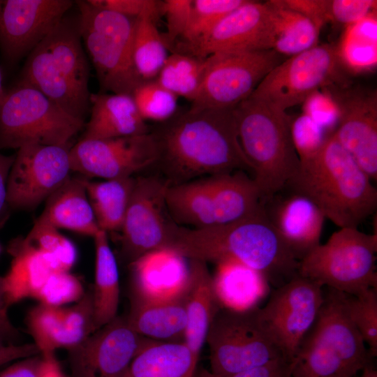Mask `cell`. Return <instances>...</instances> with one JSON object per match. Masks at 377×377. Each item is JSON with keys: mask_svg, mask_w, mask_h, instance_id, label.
<instances>
[{"mask_svg": "<svg viewBox=\"0 0 377 377\" xmlns=\"http://www.w3.org/2000/svg\"><path fill=\"white\" fill-rule=\"evenodd\" d=\"M168 249L189 260L241 263L274 288L298 274L299 260L267 218L263 206L238 221L203 228L176 224Z\"/></svg>", "mask_w": 377, "mask_h": 377, "instance_id": "2", "label": "cell"}, {"mask_svg": "<svg viewBox=\"0 0 377 377\" xmlns=\"http://www.w3.org/2000/svg\"><path fill=\"white\" fill-rule=\"evenodd\" d=\"M44 364L41 354L23 358L0 373V377H40Z\"/></svg>", "mask_w": 377, "mask_h": 377, "instance_id": "51", "label": "cell"}, {"mask_svg": "<svg viewBox=\"0 0 377 377\" xmlns=\"http://www.w3.org/2000/svg\"><path fill=\"white\" fill-rule=\"evenodd\" d=\"M42 355L44 358V364L40 377H67L57 361L54 353Z\"/></svg>", "mask_w": 377, "mask_h": 377, "instance_id": "55", "label": "cell"}, {"mask_svg": "<svg viewBox=\"0 0 377 377\" xmlns=\"http://www.w3.org/2000/svg\"><path fill=\"white\" fill-rule=\"evenodd\" d=\"M197 367L184 342L154 340L135 355L123 377H193Z\"/></svg>", "mask_w": 377, "mask_h": 377, "instance_id": "29", "label": "cell"}, {"mask_svg": "<svg viewBox=\"0 0 377 377\" xmlns=\"http://www.w3.org/2000/svg\"><path fill=\"white\" fill-rule=\"evenodd\" d=\"M75 2L71 0H0V48L15 65L47 36Z\"/></svg>", "mask_w": 377, "mask_h": 377, "instance_id": "19", "label": "cell"}, {"mask_svg": "<svg viewBox=\"0 0 377 377\" xmlns=\"http://www.w3.org/2000/svg\"><path fill=\"white\" fill-rule=\"evenodd\" d=\"M293 367V362L281 357L230 377H292Z\"/></svg>", "mask_w": 377, "mask_h": 377, "instance_id": "50", "label": "cell"}, {"mask_svg": "<svg viewBox=\"0 0 377 377\" xmlns=\"http://www.w3.org/2000/svg\"><path fill=\"white\" fill-rule=\"evenodd\" d=\"M84 295L80 281L69 271H58L52 274L35 298L40 304L53 307L77 302Z\"/></svg>", "mask_w": 377, "mask_h": 377, "instance_id": "43", "label": "cell"}, {"mask_svg": "<svg viewBox=\"0 0 377 377\" xmlns=\"http://www.w3.org/2000/svg\"><path fill=\"white\" fill-rule=\"evenodd\" d=\"M276 16L273 50L281 55L293 56L318 45L320 31L302 14L267 1Z\"/></svg>", "mask_w": 377, "mask_h": 377, "instance_id": "34", "label": "cell"}, {"mask_svg": "<svg viewBox=\"0 0 377 377\" xmlns=\"http://www.w3.org/2000/svg\"><path fill=\"white\" fill-rule=\"evenodd\" d=\"M276 16L268 1H246L223 17L194 45L179 52L200 58L229 51L272 50Z\"/></svg>", "mask_w": 377, "mask_h": 377, "instance_id": "20", "label": "cell"}, {"mask_svg": "<svg viewBox=\"0 0 377 377\" xmlns=\"http://www.w3.org/2000/svg\"><path fill=\"white\" fill-rule=\"evenodd\" d=\"M327 288L316 320L299 346L292 377H354L372 362L348 316L346 294Z\"/></svg>", "mask_w": 377, "mask_h": 377, "instance_id": "6", "label": "cell"}, {"mask_svg": "<svg viewBox=\"0 0 377 377\" xmlns=\"http://www.w3.org/2000/svg\"><path fill=\"white\" fill-rule=\"evenodd\" d=\"M157 149L151 133L103 140L80 139L70 149L72 171L105 179L132 177L153 167Z\"/></svg>", "mask_w": 377, "mask_h": 377, "instance_id": "17", "label": "cell"}, {"mask_svg": "<svg viewBox=\"0 0 377 377\" xmlns=\"http://www.w3.org/2000/svg\"><path fill=\"white\" fill-rule=\"evenodd\" d=\"M376 27L374 13L348 25L337 47L340 61L355 71L374 67L377 58Z\"/></svg>", "mask_w": 377, "mask_h": 377, "instance_id": "35", "label": "cell"}, {"mask_svg": "<svg viewBox=\"0 0 377 377\" xmlns=\"http://www.w3.org/2000/svg\"><path fill=\"white\" fill-rule=\"evenodd\" d=\"M213 282L221 307L236 310L258 306L269 288V284L260 272L230 260L217 263Z\"/></svg>", "mask_w": 377, "mask_h": 377, "instance_id": "28", "label": "cell"}, {"mask_svg": "<svg viewBox=\"0 0 377 377\" xmlns=\"http://www.w3.org/2000/svg\"><path fill=\"white\" fill-rule=\"evenodd\" d=\"M274 50L229 51L206 57L203 80L189 110L233 108L283 60Z\"/></svg>", "mask_w": 377, "mask_h": 377, "instance_id": "12", "label": "cell"}, {"mask_svg": "<svg viewBox=\"0 0 377 377\" xmlns=\"http://www.w3.org/2000/svg\"><path fill=\"white\" fill-rule=\"evenodd\" d=\"M316 91L305 101V115L323 129L337 124L338 112L331 97L325 96Z\"/></svg>", "mask_w": 377, "mask_h": 377, "instance_id": "49", "label": "cell"}, {"mask_svg": "<svg viewBox=\"0 0 377 377\" xmlns=\"http://www.w3.org/2000/svg\"><path fill=\"white\" fill-rule=\"evenodd\" d=\"M257 307H221L214 316L206 342L209 371L216 377H230L283 357L260 324Z\"/></svg>", "mask_w": 377, "mask_h": 377, "instance_id": "11", "label": "cell"}, {"mask_svg": "<svg viewBox=\"0 0 377 377\" xmlns=\"http://www.w3.org/2000/svg\"><path fill=\"white\" fill-rule=\"evenodd\" d=\"M81 139L103 140L148 133L131 95L91 94L90 117Z\"/></svg>", "mask_w": 377, "mask_h": 377, "instance_id": "24", "label": "cell"}, {"mask_svg": "<svg viewBox=\"0 0 377 377\" xmlns=\"http://www.w3.org/2000/svg\"><path fill=\"white\" fill-rule=\"evenodd\" d=\"M84 178L70 177L46 200L40 217L59 229L94 237L101 230L84 183Z\"/></svg>", "mask_w": 377, "mask_h": 377, "instance_id": "27", "label": "cell"}, {"mask_svg": "<svg viewBox=\"0 0 377 377\" xmlns=\"http://www.w3.org/2000/svg\"><path fill=\"white\" fill-rule=\"evenodd\" d=\"M238 138L261 202L281 191L300 168L285 111L249 96L234 108Z\"/></svg>", "mask_w": 377, "mask_h": 377, "instance_id": "5", "label": "cell"}, {"mask_svg": "<svg viewBox=\"0 0 377 377\" xmlns=\"http://www.w3.org/2000/svg\"><path fill=\"white\" fill-rule=\"evenodd\" d=\"M1 251H2V248H1V243H0V254H1Z\"/></svg>", "mask_w": 377, "mask_h": 377, "instance_id": "59", "label": "cell"}, {"mask_svg": "<svg viewBox=\"0 0 377 377\" xmlns=\"http://www.w3.org/2000/svg\"><path fill=\"white\" fill-rule=\"evenodd\" d=\"M348 316L360 334L371 356H377V293L370 288L357 295H346Z\"/></svg>", "mask_w": 377, "mask_h": 377, "instance_id": "41", "label": "cell"}, {"mask_svg": "<svg viewBox=\"0 0 377 377\" xmlns=\"http://www.w3.org/2000/svg\"><path fill=\"white\" fill-rule=\"evenodd\" d=\"M376 3V0H330V21L350 25L372 13Z\"/></svg>", "mask_w": 377, "mask_h": 377, "instance_id": "46", "label": "cell"}, {"mask_svg": "<svg viewBox=\"0 0 377 377\" xmlns=\"http://www.w3.org/2000/svg\"><path fill=\"white\" fill-rule=\"evenodd\" d=\"M87 194L99 228L120 231L133 191L135 178L91 182L84 179Z\"/></svg>", "mask_w": 377, "mask_h": 377, "instance_id": "32", "label": "cell"}, {"mask_svg": "<svg viewBox=\"0 0 377 377\" xmlns=\"http://www.w3.org/2000/svg\"><path fill=\"white\" fill-rule=\"evenodd\" d=\"M8 251L13 259L3 279L9 307L23 299L35 298L52 274L66 271L53 256L27 247L20 238L13 240Z\"/></svg>", "mask_w": 377, "mask_h": 377, "instance_id": "26", "label": "cell"}, {"mask_svg": "<svg viewBox=\"0 0 377 377\" xmlns=\"http://www.w3.org/2000/svg\"><path fill=\"white\" fill-rule=\"evenodd\" d=\"M61 326L56 333L53 345L68 350L75 347L96 331L91 293H84L75 304L60 307Z\"/></svg>", "mask_w": 377, "mask_h": 377, "instance_id": "38", "label": "cell"}, {"mask_svg": "<svg viewBox=\"0 0 377 377\" xmlns=\"http://www.w3.org/2000/svg\"><path fill=\"white\" fill-rule=\"evenodd\" d=\"M337 47L328 44L283 60L259 83L250 96L285 111L304 101L323 87L339 80Z\"/></svg>", "mask_w": 377, "mask_h": 377, "instance_id": "13", "label": "cell"}, {"mask_svg": "<svg viewBox=\"0 0 377 377\" xmlns=\"http://www.w3.org/2000/svg\"><path fill=\"white\" fill-rule=\"evenodd\" d=\"M165 202L172 220L191 228L230 223L254 214L263 207L258 188L244 171L169 186Z\"/></svg>", "mask_w": 377, "mask_h": 377, "instance_id": "7", "label": "cell"}, {"mask_svg": "<svg viewBox=\"0 0 377 377\" xmlns=\"http://www.w3.org/2000/svg\"><path fill=\"white\" fill-rule=\"evenodd\" d=\"M82 43L101 93L132 94L142 81L133 60L135 18L75 1Z\"/></svg>", "mask_w": 377, "mask_h": 377, "instance_id": "8", "label": "cell"}, {"mask_svg": "<svg viewBox=\"0 0 377 377\" xmlns=\"http://www.w3.org/2000/svg\"><path fill=\"white\" fill-rule=\"evenodd\" d=\"M131 97L145 121L162 123L177 113L178 96L156 80L140 83L133 91Z\"/></svg>", "mask_w": 377, "mask_h": 377, "instance_id": "40", "label": "cell"}, {"mask_svg": "<svg viewBox=\"0 0 377 377\" xmlns=\"http://www.w3.org/2000/svg\"><path fill=\"white\" fill-rule=\"evenodd\" d=\"M169 186L158 175L135 178L120 230L122 252L130 264L149 252L168 248L177 224L166 205Z\"/></svg>", "mask_w": 377, "mask_h": 377, "instance_id": "15", "label": "cell"}, {"mask_svg": "<svg viewBox=\"0 0 377 377\" xmlns=\"http://www.w3.org/2000/svg\"><path fill=\"white\" fill-rule=\"evenodd\" d=\"M206 70V58L172 52L156 80L177 96L193 101L201 87Z\"/></svg>", "mask_w": 377, "mask_h": 377, "instance_id": "36", "label": "cell"}, {"mask_svg": "<svg viewBox=\"0 0 377 377\" xmlns=\"http://www.w3.org/2000/svg\"><path fill=\"white\" fill-rule=\"evenodd\" d=\"M94 239L96 260L91 297L97 330L117 316L120 290L117 263L109 244L108 232L100 230Z\"/></svg>", "mask_w": 377, "mask_h": 377, "instance_id": "30", "label": "cell"}, {"mask_svg": "<svg viewBox=\"0 0 377 377\" xmlns=\"http://www.w3.org/2000/svg\"><path fill=\"white\" fill-rule=\"evenodd\" d=\"M92 6L131 18L149 14L158 19L161 1L155 0H87Z\"/></svg>", "mask_w": 377, "mask_h": 377, "instance_id": "47", "label": "cell"}, {"mask_svg": "<svg viewBox=\"0 0 377 377\" xmlns=\"http://www.w3.org/2000/svg\"><path fill=\"white\" fill-rule=\"evenodd\" d=\"M284 188L308 197L340 228H357L377 207L371 179L333 133L317 152L300 161Z\"/></svg>", "mask_w": 377, "mask_h": 377, "instance_id": "3", "label": "cell"}, {"mask_svg": "<svg viewBox=\"0 0 377 377\" xmlns=\"http://www.w3.org/2000/svg\"><path fill=\"white\" fill-rule=\"evenodd\" d=\"M193 0L161 1V13L166 18L167 31L162 38L170 50L186 31L191 14Z\"/></svg>", "mask_w": 377, "mask_h": 377, "instance_id": "44", "label": "cell"}, {"mask_svg": "<svg viewBox=\"0 0 377 377\" xmlns=\"http://www.w3.org/2000/svg\"><path fill=\"white\" fill-rule=\"evenodd\" d=\"M15 155L0 154V229L7 221L10 214L8 203V182Z\"/></svg>", "mask_w": 377, "mask_h": 377, "instance_id": "52", "label": "cell"}, {"mask_svg": "<svg viewBox=\"0 0 377 377\" xmlns=\"http://www.w3.org/2000/svg\"><path fill=\"white\" fill-rule=\"evenodd\" d=\"M377 234L355 228L334 232L299 261L298 274L348 295L377 288Z\"/></svg>", "mask_w": 377, "mask_h": 377, "instance_id": "9", "label": "cell"}, {"mask_svg": "<svg viewBox=\"0 0 377 377\" xmlns=\"http://www.w3.org/2000/svg\"><path fill=\"white\" fill-rule=\"evenodd\" d=\"M234 108L188 109L150 130L158 175L170 186L235 171L252 175L239 143Z\"/></svg>", "mask_w": 377, "mask_h": 377, "instance_id": "1", "label": "cell"}, {"mask_svg": "<svg viewBox=\"0 0 377 377\" xmlns=\"http://www.w3.org/2000/svg\"><path fill=\"white\" fill-rule=\"evenodd\" d=\"M184 293L165 299L137 294L126 316L128 324L138 334L153 340L184 341L187 322Z\"/></svg>", "mask_w": 377, "mask_h": 377, "instance_id": "25", "label": "cell"}, {"mask_svg": "<svg viewBox=\"0 0 377 377\" xmlns=\"http://www.w3.org/2000/svg\"><path fill=\"white\" fill-rule=\"evenodd\" d=\"M262 204L267 218L299 261L320 244L326 218L308 197L284 188Z\"/></svg>", "mask_w": 377, "mask_h": 377, "instance_id": "22", "label": "cell"}, {"mask_svg": "<svg viewBox=\"0 0 377 377\" xmlns=\"http://www.w3.org/2000/svg\"><path fill=\"white\" fill-rule=\"evenodd\" d=\"M8 308L4 293L3 276H0V332L9 340L15 338L17 332L9 319Z\"/></svg>", "mask_w": 377, "mask_h": 377, "instance_id": "54", "label": "cell"}, {"mask_svg": "<svg viewBox=\"0 0 377 377\" xmlns=\"http://www.w3.org/2000/svg\"><path fill=\"white\" fill-rule=\"evenodd\" d=\"M82 44L78 14L69 11L27 56L19 81L84 121L91 93L90 68Z\"/></svg>", "mask_w": 377, "mask_h": 377, "instance_id": "4", "label": "cell"}, {"mask_svg": "<svg viewBox=\"0 0 377 377\" xmlns=\"http://www.w3.org/2000/svg\"><path fill=\"white\" fill-rule=\"evenodd\" d=\"M246 0H193L190 20L182 38L171 48L181 52L207 36L227 14Z\"/></svg>", "mask_w": 377, "mask_h": 377, "instance_id": "37", "label": "cell"}, {"mask_svg": "<svg viewBox=\"0 0 377 377\" xmlns=\"http://www.w3.org/2000/svg\"><path fill=\"white\" fill-rule=\"evenodd\" d=\"M4 93H5V91H4L3 89L2 73H1V67H0V103L1 102V100L3 98Z\"/></svg>", "mask_w": 377, "mask_h": 377, "instance_id": "58", "label": "cell"}, {"mask_svg": "<svg viewBox=\"0 0 377 377\" xmlns=\"http://www.w3.org/2000/svg\"><path fill=\"white\" fill-rule=\"evenodd\" d=\"M281 7L297 12L311 20L317 29L328 22L330 0H272Z\"/></svg>", "mask_w": 377, "mask_h": 377, "instance_id": "48", "label": "cell"}, {"mask_svg": "<svg viewBox=\"0 0 377 377\" xmlns=\"http://www.w3.org/2000/svg\"><path fill=\"white\" fill-rule=\"evenodd\" d=\"M189 274L185 290L187 322L184 342L198 362L212 322L221 307L206 263L190 260Z\"/></svg>", "mask_w": 377, "mask_h": 377, "instance_id": "23", "label": "cell"}, {"mask_svg": "<svg viewBox=\"0 0 377 377\" xmlns=\"http://www.w3.org/2000/svg\"><path fill=\"white\" fill-rule=\"evenodd\" d=\"M186 258L165 248L149 252L131 264L138 293L148 288H177L184 290L188 280L189 267Z\"/></svg>", "mask_w": 377, "mask_h": 377, "instance_id": "31", "label": "cell"}, {"mask_svg": "<svg viewBox=\"0 0 377 377\" xmlns=\"http://www.w3.org/2000/svg\"><path fill=\"white\" fill-rule=\"evenodd\" d=\"M154 340L117 316L68 350L72 377H123L135 355Z\"/></svg>", "mask_w": 377, "mask_h": 377, "instance_id": "18", "label": "cell"}, {"mask_svg": "<svg viewBox=\"0 0 377 377\" xmlns=\"http://www.w3.org/2000/svg\"><path fill=\"white\" fill-rule=\"evenodd\" d=\"M360 377H377V371L374 368L372 363L362 371Z\"/></svg>", "mask_w": 377, "mask_h": 377, "instance_id": "56", "label": "cell"}, {"mask_svg": "<svg viewBox=\"0 0 377 377\" xmlns=\"http://www.w3.org/2000/svg\"><path fill=\"white\" fill-rule=\"evenodd\" d=\"M71 147L29 144L17 149L8 182L10 209H31L70 177Z\"/></svg>", "mask_w": 377, "mask_h": 377, "instance_id": "16", "label": "cell"}, {"mask_svg": "<svg viewBox=\"0 0 377 377\" xmlns=\"http://www.w3.org/2000/svg\"><path fill=\"white\" fill-rule=\"evenodd\" d=\"M321 126L305 114L292 121L291 132L300 161L313 156L328 135Z\"/></svg>", "mask_w": 377, "mask_h": 377, "instance_id": "45", "label": "cell"}, {"mask_svg": "<svg viewBox=\"0 0 377 377\" xmlns=\"http://www.w3.org/2000/svg\"><path fill=\"white\" fill-rule=\"evenodd\" d=\"M8 341V339L0 332V366L18 359L40 354L34 343L16 346L7 344Z\"/></svg>", "mask_w": 377, "mask_h": 377, "instance_id": "53", "label": "cell"}, {"mask_svg": "<svg viewBox=\"0 0 377 377\" xmlns=\"http://www.w3.org/2000/svg\"><path fill=\"white\" fill-rule=\"evenodd\" d=\"M20 239L27 247L53 256L66 271H69L76 260L74 244L40 216L28 235Z\"/></svg>", "mask_w": 377, "mask_h": 377, "instance_id": "39", "label": "cell"}, {"mask_svg": "<svg viewBox=\"0 0 377 377\" xmlns=\"http://www.w3.org/2000/svg\"><path fill=\"white\" fill-rule=\"evenodd\" d=\"M26 324L41 355L55 352L53 340L61 326L60 307L40 303L28 312Z\"/></svg>", "mask_w": 377, "mask_h": 377, "instance_id": "42", "label": "cell"}, {"mask_svg": "<svg viewBox=\"0 0 377 377\" xmlns=\"http://www.w3.org/2000/svg\"><path fill=\"white\" fill-rule=\"evenodd\" d=\"M84 125L38 89L18 81L0 103V149L29 144L71 147V140Z\"/></svg>", "mask_w": 377, "mask_h": 377, "instance_id": "10", "label": "cell"}, {"mask_svg": "<svg viewBox=\"0 0 377 377\" xmlns=\"http://www.w3.org/2000/svg\"><path fill=\"white\" fill-rule=\"evenodd\" d=\"M193 377H216L209 369L204 367H197Z\"/></svg>", "mask_w": 377, "mask_h": 377, "instance_id": "57", "label": "cell"}, {"mask_svg": "<svg viewBox=\"0 0 377 377\" xmlns=\"http://www.w3.org/2000/svg\"><path fill=\"white\" fill-rule=\"evenodd\" d=\"M324 297L320 284L298 274L275 288L263 307H257L260 324L287 360L293 362Z\"/></svg>", "mask_w": 377, "mask_h": 377, "instance_id": "14", "label": "cell"}, {"mask_svg": "<svg viewBox=\"0 0 377 377\" xmlns=\"http://www.w3.org/2000/svg\"><path fill=\"white\" fill-rule=\"evenodd\" d=\"M332 91L338 112L333 133L371 181H376V92L360 87L332 88Z\"/></svg>", "mask_w": 377, "mask_h": 377, "instance_id": "21", "label": "cell"}, {"mask_svg": "<svg viewBox=\"0 0 377 377\" xmlns=\"http://www.w3.org/2000/svg\"><path fill=\"white\" fill-rule=\"evenodd\" d=\"M156 21L149 14H143L135 21L133 60L142 81L156 80L169 56Z\"/></svg>", "mask_w": 377, "mask_h": 377, "instance_id": "33", "label": "cell"}]
</instances>
